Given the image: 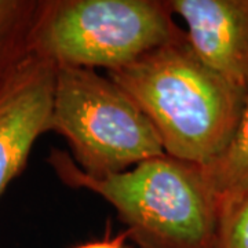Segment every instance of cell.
I'll return each instance as SVG.
<instances>
[{"instance_id":"6da1fadb","label":"cell","mask_w":248,"mask_h":248,"mask_svg":"<svg viewBox=\"0 0 248 248\" xmlns=\"http://www.w3.org/2000/svg\"><path fill=\"white\" fill-rule=\"evenodd\" d=\"M108 78L146 115L166 155L199 166L228 148L248 98L204 63L186 32Z\"/></svg>"},{"instance_id":"7a4b0ae2","label":"cell","mask_w":248,"mask_h":248,"mask_svg":"<svg viewBox=\"0 0 248 248\" xmlns=\"http://www.w3.org/2000/svg\"><path fill=\"white\" fill-rule=\"evenodd\" d=\"M47 161L65 185L112 204L138 248L215 247L219 200L202 166L163 155L97 178L65 151L53 149Z\"/></svg>"},{"instance_id":"3957f363","label":"cell","mask_w":248,"mask_h":248,"mask_svg":"<svg viewBox=\"0 0 248 248\" xmlns=\"http://www.w3.org/2000/svg\"><path fill=\"white\" fill-rule=\"evenodd\" d=\"M172 16L167 0H40L31 54L115 71L185 35Z\"/></svg>"},{"instance_id":"277c9868","label":"cell","mask_w":248,"mask_h":248,"mask_svg":"<svg viewBox=\"0 0 248 248\" xmlns=\"http://www.w3.org/2000/svg\"><path fill=\"white\" fill-rule=\"evenodd\" d=\"M50 131L68 141L73 160L91 177L123 172L166 155L140 107L94 69L57 66Z\"/></svg>"},{"instance_id":"5b68a950","label":"cell","mask_w":248,"mask_h":248,"mask_svg":"<svg viewBox=\"0 0 248 248\" xmlns=\"http://www.w3.org/2000/svg\"><path fill=\"white\" fill-rule=\"evenodd\" d=\"M57 66L29 54L0 75V196L50 131Z\"/></svg>"},{"instance_id":"8992f818","label":"cell","mask_w":248,"mask_h":248,"mask_svg":"<svg viewBox=\"0 0 248 248\" xmlns=\"http://www.w3.org/2000/svg\"><path fill=\"white\" fill-rule=\"evenodd\" d=\"M211 69L248 95V0H167Z\"/></svg>"},{"instance_id":"52a82bcc","label":"cell","mask_w":248,"mask_h":248,"mask_svg":"<svg viewBox=\"0 0 248 248\" xmlns=\"http://www.w3.org/2000/svg\"><path fill=\"white\" fill-rule=\"evenodd\" d=\"M40 0H0V75L31 54Z\"/></svg>"},{"instance_id":"ba28073f","label":"cell","mask_w":248,"mask_h":248,"mask_svg":"<svg viewBox=\"0 0 248 248\" xmlns=\"http://www.w3.org/2000/svg\"><path fill=\"white\" fill-rule=\"evenodd\" d=\"M208 185L221 196L237 193L248 187V98L237 131L221 155L202 166Z\"/></svg>"},{"instance_id":"9c48e42d","label":"cell","mask_w":248,"mask_h":248,"mask_svg":"<svg viewBox=\"0 0 248 248\" xmlns=\"http://www.w3.org/2000/svg\"><path fill=\"white\" fill-rule=\"evenodd\" d=\"M214 248H248V187L221 196Z\"/></svg>"},{"instance_id":"30bf717a","label":"cell","mask_w":248,"mask_h":248,"mask_svg":"<svg viewBox=\"0 0 248 248\" xmlns=\"http://www.w3.org/2000/svg\"><path fill=\"white\" fill-rule=\"evenodd\" d=\"M127 240H128V234L124 231L115 237H105L97 241H90L76 248H130L127 246Z\"/></svg>"},{"instance_id":"8fae6325","label":"cell","mask_w":248,"mask_h":248,"mask_svg":"<svg viewBox=\"0 0 248 248\" xmlns=\"http://www.w3.org/2000/svg\"><path fill=\"white\" fill-rule=\"evenodd\" d=\"M130 248H131V247H130Z\"/></svg>"}]
</instances>
